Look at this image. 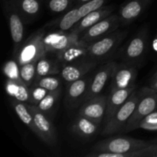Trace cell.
Segmentation results:
<instances>
[{
	"instance_id": "cell-1",
	"label": "cell",
	"mask_w": 157,
	"mask_h": 157,
	"mask_svg": "<svg viewBox=\"0 0 157 157\" xmlns=\"http://www.w3.org/2000/svg\"><path fill=\"white\" fill-rule=\"evenodd\" d=\"M151 141L136 139L130 136H113L99 141L94 145L87 157H104L107 154L123 153L133 150L147 147Z\"/></svg>"
},
{
	"instance_id": "cell-2",
	"label": "cell",
	"mask_w": 157,
	"mask_h": 157,
	"mask_svg": "<svg viewBox=\"0 0 157 157\" xmlns=\"http://www.w3.org/2000/svg\"><path fill=\"white\" fill-rule=\"evenodd\" d=\"M140 98L134 112L126 126L125 131L138 129L139 124L146 116L157 110V90L152 87H143L139 90Z\"/></svg>"
},
{
	"instance_id": "cell-3",
	"label": "cell",
	"mask_w": 157,
	"mask_h": 157,
	"mask_svg": "<svg viewBox=\"0 0 157 157\" xmlns=\"http://www.w3.org/2000/svg\"><path fill=\"white\" fill-rule=\"evenodd\" d=\"M139 98V90H135L117 113L104 124L102 135H111L125 131L126 126L134 112Z\"/></svg>"
},
{
	"instance_id": "cell-4",
	"label": "cell",
	"mask_w": 157,
	"mask_h": 157,
	"mask_svg": "<svg viewBox=\"0 0 157 157\" xmlns=\"http://www.w3.org/2000/svg\"><path fill=\"white\" fill-rule=\"evenodd\" d=\"M127 34L128 31H114L90 43L87 56L98 61L105 59L117 50Z\"/></svg>"
},
{
	"instance_id": "cell-5",
	"label": "cell",
	"mask_w": 157,
	"mask_h": 157,
	"mask_svg": "<svg viewBox=\"0 0 157 157\" xmlns=\"http://www.w3.org/2000/svg\"><path fill=\"white\" fill-rule=\"evenodd\" d=\"M45 32L43 29L34 32L21 44L18 52L15 55V60L19 65L30 62H36L40 58L46 55L43 38Z\"/></svg>"
},
{
	"instance_id": "cell-6",
	"label": "cell",
	"mask_w": 157,
	"mask_h": 157,
	"mask_svg": "<svg viewBox=\"0 0 157 157\" xmlns=\"http://www.w3.org/2000/svg\"><path fill=\"white\" fill-rule=\"evenodd\" d=\"M148 38V29L143 28L142 30L140 29L121 51L120 55L123 62L135 66L141 62L147 53Z\"/></svg>"
},
{
	"instance_id": "cell-7",
	"label": "cell",
	"mask_w": 157,
	"mask_h": 157,
	"mask_svg": "<svg viewBox=\"0 0 157 157\" xmlns=\"http://www.w3.org/2000/svg\"><path fill=\"white\" fill-rule=\"evenodd\" d=\"M4 13L9 22L11 37L14 44V55L24 42V21L11 4L10 0H2Z\"/></svg>"
},
{
	"instance_id": "cell-8",
	"label": "cell",
	"mask_w": 157,
	"mask_h": 157,
	"mask_svg": "<svg viewBox=\"0 0 157 157\" xmlns=\"http://www.w3.org/2000/svg\"><path fill=\"white\" fill-rule=\"evenodd\" d=\"M29 107L33 115L37 136L48 145L56 146L58 143L56 129L52 121L48 118V115L41 111L36 105L31 104Z\"/></svg>"
},
{
	"instance_id": "cell-9",
	"label": "cell",
	"mask_w": 157,
	"mask_h": 157,
	"mask_svg": "<svg viewBox=\"0 0 157 157\" xmlns=\"http://www.w3.org/2000/svg\"><path fill=\"white\" fill-rule=\"evenodd\" d=\"M120 25L119 15L111 14L82 32L80 35V39L90 44L116 31Z\"/></svg>"
},
{
	"instance_id": "cell-10",
	"label": "cell",
	"mask_w": 157,
	"mask_h": 157,
	"mask_svg": "<svg viewBox=\"0 0 157 157\" xmlns=\"http://www.w3.org/2000/svg\"><path fill=\"white\" fill-rule=\"evenodd\" d=\"M80 35L69 31L62 32L57 30L44 35L43 38V44L47 52L58 54L65 49L71 44L78 41Z\"/></svg>"
},
{
	"instance_id": "cell-11",
	"label": "cell",
	"mask_w": 157,
	"mask_h": 157,
	"mask_svg": "<svg viewBox=\"0 0 157 157\" xmlns=\"http://www.w3.org/2000/svg\"><path fill=\"white\" fill-rule=\"evenodd\" d=\"M98 61L89 57L81 58L71 63L65 64L61 70V76L67 83L84 78L94 68Z\"/></svg>"
},
{
	"instance_id": "cell-12",
	"label": "cell",
	"mask_w": 157,
	"mask_h": 157,
	"mask_svg": "<svg viewBox=\"0 0 157 157\" xmlns=\"http://www.w3.org/2000/svg\"><path fill=\"white\" fill-rule=\"evenodd\" d=\"M117 64L116 61H110L100 67L94 78H92L84 102L101 94L107 83L112 78Z\"/></svg>"
},
{
	"instance_id": "cell-13",
	"label": "cell",
	"mask_w": 157,
	"mask_h": 157,
	"mask_svg": "<svg viewBox=\"0 0 157 157\" xmlns=\"http://www.w3.org/2000/svg\"><path fill=\"white\" fill-rule=\"evenodd\" d=\"M136 77V66L124 62L118 64L112 76L110 90L134 87Z\"/></svg>"
},
{
	"instance_id": "cell-14",
	"label": "cell",
	"mask_w": 157,
	"mask_h": 157,
	"mask_svg": "<svg viewBox=\"0 0 157 157\" xmlns=\"http://www.w3.org/2000/svg\"><path fill=\"white\" fill-rule=\"evenodd\" d=\"M90 77H84L77 81L68 83L65 97L64 105L68 110L78 107L81 102H84L89 85L91 81Z\"/></svg>"
},
{
	"instance_id": "cell-15",
	"label": "cell",
	"mask_w": 157,
	"mask_h": 157,
	"mask_svg": "<svg viewBox=\"0 0 157 157\" xmlns=\"http://www.w3.org/2000/svg\"><path fill=\"white\" fill-rule=\"evenodd\" d=\"M107 97L98 95L84 102L78 111V114L88 118L96 124H101L104 121L107 110Z\"/></svg>"
},
{
	"instance_id": "cell-16",
	"label": "cell",
	"mask_w": 157,
	"mask_h": 157,
	"mask_svg": "<svg viewBox=\"0 0 157 157\" xmlns=\"http://www.w3.org/2000/svg\"><path fill=\"white\" fill-rule=\"evenodd\" d=\"M153 0H128L119 11L121 25H128L139 18Z\"/></svg>"
},
{
	"instance_id": "cell-17",
	"label": "cell",
	"mask_w": 157,
	"mask_h": 157,
	"mask_svg": "<svg viewBox=\"0 0 157 157\" xmlns=\"http://www.w3.org/2000/svg\"><path fill=\"white\" fill-rule=\"evenodd\" d=\"M136 86H134L128 88L110 90V95L107 97V110L104 119V124L107 123L124 105L130 95L136 90Z\"/></svg>"
},
{
	"instance_id": "cell-18",
	"label": "cell",
	"mask_w": 157,
	"mask_h": 157,
	"mask_svg": "<svg viewBox=\"0 0 157 157\" xmlns=\"http://www.w3.org/2000/svg\"><path fill=\"white\" fill-rule=\"evenodd\" d=\"M113 9H114V7L113 6H104L101 9L90 12L83 17L71 31L78 35H81L87 29L111 15Z\"/></svg>"
},
{
	"instance_id": "cell-19",
	"label": "cell",
	"mask_w": 157,
	"mask_h": 157,
	"mask_svg": "<svg viewBox=\"0 0 157 157\" xmlns=\"http://www.w3.org/2000/svg\"><path fill=\"white\" fill-rule=\"evenodd\" d=\"M88 43L79 38L78 41L71 44L63 51L57 54L58 61L64 64L71 63L81 58L88 57Z\"/></svg>"
},
{
	"instance_id": "cell-20",
	"label": "cell",
	"mask_w": 157,
	"mask_h": 157,
	"mask_svg": "<svg viewBox=\"0 0 157 157\" xmlns=\"http://www.w3.org/2000/svg\"><path fill=\"white\" fill-rule=\"evenodd\" d=\"M10 2L24 21H30L35 18L41 9L40 0H10Z\"/></svg>"
},
{
	"instance_id": "cell-21",
	"label": "cell",
	"mask_w": 157,
	"mask_h": 157,
	"mask_svg": "<svg viewBox=\"0 0 157 157\" xmlns=\"http://www.w3.org/2000/svg\"><path fill=\"white\" fill-rule=\"evenodd\" d=\"M99 124L88 118L78 114L71 124V130L77 136L82 138H90L96 134Z\"/></svg>"
},
{
	"instance_id": "cell-22",
	"label": "cell",
	"mask_w": 157,
	"mask_h": 157,
	"mask_svg": "<svg viewBox=\"0 0 157 157\" xmlns=\"http://www.w3.org/2000/svg\"><path fill=\"white\" fill-rule=\"evenodd\" d=\"M5 88L6 94L13 99L31 104L30 87H28L25 83L6 79Z\"/></svg>"
},
{
	"instance_id": "cell-23",
	"label": "cell",
	"mask_w": 157,
	"mask_h": 157,
	"mask_svg": "<svg viewBox=\"0 0 157 157\" xmlns=\"http://www.w3.org/2000/svg\"><path fill=\"white\" fill-rule=\"evenodd\" d=\"M11 104L13 107L14 110L16 113L17 116L20 118L21 121L33 132L35 134L37 135V130L35 125L33 115L31 112L29 105L25 103L21 102L17 100L13 99L11 101Z\"/></svg>"
},
{
	"instance_id": "cell-24",
	"label": "cell",
	"mask_w": 157,
	"mask_h": 157,
	"mask_svg": "<svg viewBox=\"0 0 157 157\" xmlns=\"http://www.w3.org/2000/svg\"><path fill=\"white\" fill-rule=\"evenodd\" d=\"M81 19V17L80 15L78 6H77L66 12L62 17L58 18L52 24L57 26L58 30L62 32H69Z\"/></svg>"
},
{
	"instance_id": "cell-25",
	"label": "cell",
	"mask_w": 157,
	"mask_h": 157,
	"mask_svg": "<svg viewBox=\"0 0 157 157\" xmlns=\"http://www.w3.org/2000/svg\"><path fill=\"white\" fill-rule=\"evenodd\" d=\"M59 71L58 64L55 61L48 58L46 55L40 58L36 61L37 77L53 75L59 73Z\"/></svg>"
},
{
	"instance_id": "cell-26",
	"label": "cell",
	"mask_w": 157,
	"mask_h": 157,
	"mask_svg": "<svg viewBox=\"0 0 157 157\" xmlns=\"http://www.w3.org/2000/svg\"><path fill=\"white\" fill-rule=\"evenodd\" d=\"M61 94V88L54 91H49L48 94L37 104V107L46 115H49L48 113L54 110L55 105L58 104Z\"/></svg>"
},
{
	"instance_id": "cell-27",
	"label": "cell",
	"mask_w": 157,
	"mask_h": 157,
	"mask_svg": "<svg viewBox=\"0 0 157 157\" xmlns=\"http://www.w3.org/2000/svg\"><path fill=\"white\" fill-rule=\"evenodd\" d=\"M20 77L28 87H32L36 79V62H30L20 65Z\"/></svg>"
},
{
	"instance_id": "cell-28",
	"label": "cell",
	"mask_w": 157,
	"mask_h": 157,
	"mask_svg": "<svg viewBox=\"0 0 157 157\" xmlns=\"http://www.w3.org/2000/svg\"><path fill=\"white\" fill-rule=\"evenodd\" d=\"M34 84L44 87L48 91H54V90H57L61 88V81H60L59 78L52 76V75L36 77Z\"/></svg>"
},
{
	"instance_id": "cell-29",
	"label": "cell",
	"mask_w": 157,
	"mask_h": 157,
	"mask_svg": "<svg viewBox=\"0 0 157 157\" xmlns=\"http://www.w3.org/2000/svg\"><path fill=\"white\" fill-rule=\"evenodd\" d=\"M2 71L7 79L23 82L20 77V65L16 60L6 61L2 67Z\"/></svg>"
},
{
	"instance_id": "cell-30",
	"label": "cell",
	"mask_w": 157,
	"mask_h": 157,
	"mask_svg": "<svg viewBox=\"0 0 157 157\" xmlns=\"http://www.w3.org/2000/svg\"><path fill=\"white\" fill-rule=\"evenodd\" d=\"M107 2L108 0H90L78 6V9H79L81 18L90 12L102 8Z\"/></svg>"
},
{
	"instance_id": "cell-31",
	"label": "cell",
	"mask_w": 157,
	"mask_h": 157,
	"mask_svg": "<svg viewBox=\"0 0 157 157\" xmlns=\"http://www.w3.org/2000/svg\"><path fill=\"white\" fill-rule=\"evenodd\" d=\"M138 128L150 130V131L157 130V110L146 116L140 122Z\"/></svg>"
},
{
	"instance_id": "cell-32",
	"label": "cell",
	"mask_w": 157,
	"mask_h": 157,
	"mask_svg": "<svg viewBox=\"0 0 157 157\" xmlns=\"http://www.w3.org/2000/svg\"><path fill=\"white\" fill-rule=\"evenodd\" d=\"M48 90L38 85H32L30 87L31 104L37 105L48 93Z\"/></svg>"
},
{
	"instance_id": "cell-33",
	"label": "cell",
	"mask_w": 157,
	"mask_h": 157,
	"mask_svg": "<svg viewBox=\"0 0 157 157\" xmlns=\"http://www.w3.org/2000/svg\"><path fill=\"white\" fill-rule=\"evenodd\" d=\"M72 0H49L48 8L55 13L63 12L71 6Z\"/></svg>"
},
{
	"instance_id": "cell-34",
	"label": "cell",
	"mask_w": 157,
	"mask_h": 157,
	"mask_svg": "<svg viewBox=\"0 0 157 157\" xmlns=\"http://www.w3.org/2000/svg\"><path fill=\"white\" fill-rule=\"evenodd\" d=\"M153 49L155 52L157 54V33L155 38L153 41Z\"/></svg>"
},
{
	"instance_id": "cell-35",
	"label": "cell",
	"mask_w": 157,
	"mask_h": 157,
	"mask_svg": "<svg viewBox=\"0 0 157 157\" xmlns=\"http://www.w3.org/2000/svg\"><path fill=\"white\" fill-rule=\"evenodd\" d=\"M150 87L157 90V79L154 80V81H152L151 84H150Z\"/></svg>"
},
{
	"instance_id": "cell-36",
	"label": "cell",
	"mask_w": 157,
	"mask_h": 157,
	"mask_svg": "<svg viewBox=\"0 0 157 157\" xmlns=\"http://www.w3.org/2000/svg\"><path fill=\"white\" fill-rule=\"evenodd\" d=\"M87 1H90V0H78V3H80V5L82 4V3L86 2H87Z\"/></svg>"
},
{
	"instance_id": "cell-37",
	"label": "cell",
	"mask_w": 157,
	"mask_h": 157,
	"mask_svg": "<svg viewBox=\"0 0 157 157\" xmlns=\"http://www.w3.org/2000/svg\"><path fill=\"white\" fill-rule=\"evenodd\" d=\"M156 79H157V71H156V73H155V75H153V79H152V81H154V80H156Z\"/></svg>"
},
{
	"instance_id": "cell-38",
	"label": "cell",
	"mask_w": 157,
	"mask_h": 157,
	"mask_svg": "<svg viewBox=\"0 0 157 157\" xmlns=\"http://www.w3.org/2000/svg\"><path fill=\"white\" fill-rule=\"evenodd\" d=\"M151 142L153 143V144H156V145H157V138L154 139L153 140H151Z\"/></svg>"
}]
</instances>
